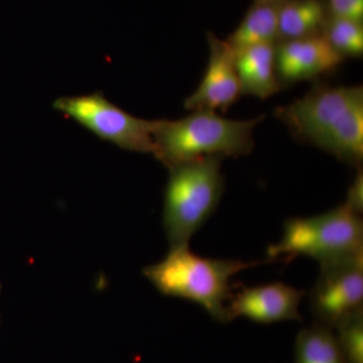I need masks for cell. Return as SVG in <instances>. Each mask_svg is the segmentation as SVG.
Returning <instances> with one entry per match:
<instances>
[{"mask_svg":"<svg viewBox=\"0 0 363 363\" xmlns=\"http://www.w3.org/2000/svg\"><path fill=\"white\" fill-rule=\"evenodd\" d=\"M274 116L296 140L352 166L363 160V88L318 83L304 96L278 107Z\"/></svg>","mask_w":363,"mask_h":363,"instance_id":"obj_1","label":"cell"},{"mask_svg":"<svg viewBox=\"0 0 363 363\" xmlns=\"http://www.w3.org/2000/svg\"><path fill=\"white\" fill-rule=\"evenodd\" d=\"M257 264L201 257L184 245L169 247L164 259L145 267L143 272L162 295L196 303L216 321L228 323L227 305L233 296V279Z\"/></svg>","mask_w":363,"mask_h":363,"instance_id":"obj_2","label":"cell"},{"mask_svg":"<svg viewBox=\"0 0 363 363\" xmlns=\"http://www.w3.org/2000/svg\"><path fill=\"white\" fill-rule=\"evenodd\" d=\"M264 118L235 121L194 111L178 121H156L154 156L167 168L204 157L247 156L255 147L253 130Z\"/></svg>","mask_w":363,"mask_h":363,"instance_id":"obj_3","label":"cell"},{"mask_svg":"<svg viewBox=\"0 0 363 363\" xmlns=\"http://www.w3.org/2000/svg\"><path fill=\"white\" fill-rule=\"evenodd\" d=\"M223 159L204 157L168 168L162 226L169 247L189 245L216 211L225 189Z\"/></svg>","mask_w":363,"mask_h":363,"instance_id":"obj_4","label":"cell"},{"mask_svg":"<svg viewBox=\"0 0 363 363\" xmlns=\"http://www.w3.org/2000/svg\"><path fill=\"white\" fill-rule=\"evenodd\" d=\"M363 250L362 216L343 204L325 213L286 219L283 235L267 250L269 259L307 257L320 264Z\"/></svg>","mask_w":363,"mask_h":363,"instance_id":"obj_5","label":"cell"},{"mask_svg":"<svg viewBox=\"0 0 363 363\" xmlns=\"http://www.w3.org/2000/svg\"><path fill=\"white\" fill-rule=\"evenodd\" d=\"M52 107L97 138L121 149L154 155L156 121L131 116L109 101L101 92L60 97Z\"/></svg>","mask_w":363,"mask_h":363,"instance_id":"obj_6","label":"cell"},{"mask_svg":"<svg viewBox=\"0 0 363 363\" xmlns=\"http://www.w3.org/2000/svg\"><path fill=\"white\" fill-rule=\"evenodd\" d=\"M309 307L315 323L331 329L363 308V250L320 264Z\"/></svg>","mask_w":363,"mask_h":363,"instance_id":"obj_7","label":"cell"},{"mask_svg":"<svg viewBox=\"0 0 363 363\" xmlns=\"http://www.w3.org/2000/svg\"><path fill=\"white\" fill-rule=\"evenodd\" d=\"M304 297V291L279 281L245 286L233 293L229 300V322L241 317L259 324L301 322L300 306Z\"/></svg>","mask_w":363,"mask_h":363,"instance_id":"obj_8","label":"cell"},{"mask_svg":"<svg viewBox=\"0 0 363 363\" xmlns=\"http://www.w3.org/2000/svg\"><path fill=\"white\" fill-rule=\"evenodd\" d=\"M209 62L201 84L184 102L188 111H221L230 108L242 95L240 78L234 64L233 50L225 40L207 33Z\"/></svg>","mask_w":363,"mask_h":363,"instance_id":"obj_9","label":"cell"},{"mask_svg":"<svg viewBox=\"0 0 363 363\" xmlns=\"http://www.w3.org/2000/svg\"><path fill=\"white\" fill-rule=\"evenodd\" d=\"M274 59L281 88L326 75L345 60L321 35L277 43Z\"/></svg>","mask_w":363,"mask_h":363,"instance_id":"obj_10","label":"cell"},{"mask_svg":"<svg viewBox=\"0 0 363 363\" xmlns=\"http://www.w3.org/2000/svg\"><path fill=\"white\" fill-rule=\"evenodd\" d=\"M276 44L250 45L234 52L242 95L267 99L281 89L276 72Z\"/></svg>","mask_w":363,"mask_h":363,"instance_id":"obj_11","label":"cell"},{"mask_svg":"<svg viewBox=\"0 0 363 363\" xmlns=\"http://www.w3.org/2000/svg\"><path fill=\"white\" fill-rule=\"evenodd\" d=\"M329 14L325 0H284L279 6V42L321 35Z\"/></svg>","mask_w":363,"mask_h":363,"instance_id":"obj_12","label":"cell"},{"mask_svg":"<svg viewBox=\"0 0 363 363\" xmlns=\"http://www.w3.org/2000/svg\"><path fill=\"white\" fill-rule=\"evenodd\" d=\"M279 4L253 2L235 30L225 40L233 50L279 42Z\"/></svg>","mask_w":363,"mask_h":363,"instance_id":"obj_13","label":"cell"},{"mask_svg":"<svg viewBox=\"0 0 363 363\" xmlns=\"http://www.w3.org/2000/svg\"><path fill=\"white\" fill-rule=\"evenodd\" d=\"M295 363H347L335 332L314 323L298 332L295 341Z\"/></svg>","mask_w":363,"mask_h":363,"instance_id":"obj_14","label":"cell"},{"mask_svg":"<svg viewBox=\"0 0 363 363\" xmlns=\"http://www.w3.org/2000/svg\"><path fill=\"white\" fill-rule=\"evenodd\" d=\"M321 35L342 58L362 56V21L329 14Z\"/></svg>","mask_w":363,"mask_h":363,"instance_id":"obj_15","label":"cell"},{"mask_svg":"<svg viewBox=\"0 0 363 363\" xmlns=\"http://www.w3.org/2000/svg\"><path fill=\"white\" fill-rule=\"evenodd\" d=\"M347 363H363V308L350 313L333 329Z\"/></svg>","mask_w":363,"mask_h":363,"instance_id":"obj_16","label":"cell"},{"mask_svg":"<svg viewBox=\"0 0 363 363\" xmlns=\"http://www.w3.org/2000/svg\"><path fill=\"white\" fill-rule=\"evenodd\" d=\"M329 13L341 18L362 21L363 0H325Z\"/></svg>","mask_w":363,"mask_h":363,"instance_id":"obj_17","label":"cell"},{"mask_svg":"<svg viewBox=\"0 0 363 363\" xmlns=\"http://www.w3.org/2000/svg\"><path fill=\"white\" fill-rule=\"evenodd\" d=\"M344 206L351 212L362 216L363 212V172L362 167H358L357 173L351 183Z\"/></svg>","mask_w":363,"mask_h":363,"instance_id":"obj_18","label":"cell"},{"mask_svg":"<svg viewBox=\"0 0 363 363\" xmlns=\"http://www.w3.org/2000/svg\"><path fill=\"white\" fill-rule=\"evenodd\" d=\"M281 1H284V0H255L253 2H257V4H279Z\"/></svg>","mask_w":363,"mask_h":363,"instance_id":"obj_19","label":"cell"},{"mask_svg":"<svg viewBox=\"0 0 363 363\" xmlns=\"http://www.w3.org/2000/svg\"><path fill=\"white\" fill-rule=\"evenodd\" d=\"M0 293H1V285H0Z\"/></svg>","mask_w":363,"mask_h":363,"instance_id":"obj_20","label":"cell"}]
</instances>
